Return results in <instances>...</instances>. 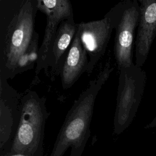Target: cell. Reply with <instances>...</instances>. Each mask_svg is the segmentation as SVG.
<instances>
[{
    "mask_svg": "<svg viewBox=\"0 0 156 156\" xmlns=\"http://www.w3.org/2000/svg\"><path fill=\"white\" fill-rule=\"evenodd\" d=\"M38 10L45 14L46 24L43 38L39 49L38 59L32 82L35 85L38 76L44 69V62L60 23L74 17L73 9L69 0H37Z\"/></svg>",
    "mask_w": 156,
    "mask_h": 156,
    "instance_id": "obj_7",
    "label": "cell"
},
{
    "mask_svg": "<svg viewBox=\"0 0 156 156\" xmlns=\"http://www.w3.org/2000/svg\"><path fill=\"white\" fill-rule=\"evenodd\" d=\"M0 77L1 147L9 140L13 128L18 129L21 115V94Z\"/></svg>",
    "mask_w": 156,
    "mask_h": 156,
    "instance_id": "obj_9",
    "label": "cell"
},
{
    "mask_svg": "<svg viewBox=\"0 0 156 156\" xmlns=\"http://www.w3.org/2000/svg\"><path fill=\"white\" fill-rule=\"evenodd\" d=\"M123 4L124 0L119 2L101 20L77 24L76 32L88 57L86 71L88 75L92 73L98 62L105 54L112 31L119 21Z\"/></svg>",
    "mask_w": 156,
    "mask_h": 156,
    "instance_id": "obj_5",
    "label": "cell"
},
{
    "mask_svg": "<svg viewBox=\"0 0 156 156\" xmlns=\"http://www.w3.org/2000/svg\"><path fill=\"white\" fill-rule=\"evenodd\" d=\"M118 86L115 111L114 133L118 135L132 123L142 99L146 72L135 63L118 70Z\"/></svg>",
    "mask_w": 156,
    "mask_h": 156,
    "instance_id": "obj_4",
    "label": "cell"
},
{
    "mask_svg": "<svg viewBox=\"0 0 156 156\" xmlns=\"http://www.w3.org/2000/svg\"><path fill=\"white\" fill-rule=\"evenodd\" d=\"M140 18L138 0H124L123 8L115 29L114 56L118 70L132 66L135 32Z\"/></svg>",
    "mask_w": 156,
    "mask_h": 156,
    "instance_id": "obj_6",
    "label": "cell"
},
{
    "mask_svg": "<svg viewBox=\"0 0 156 156\" xmlns=\"http://www.w3.org/2000/svg\"><path fill=\"white\" fill-rule=\"evenodd\" d=\"M140 18L135 41V64L142 67L156 35V0H138Z\"/></svg>",
    "mask_w": 156,
    "mask_h": 156,
    "instance_id": "obj_8",
    "label": "cell"
},
{
    "mask_svg": "<svg viewBox=\"0 0 156 156\" xmlns=\"http://www.w3.org/2000/svg\"><path fill=\"white\" fill-rule=\"evenodd\" d=\"M149 127H155L156 126V115L154 117V118L153 119V120L151 122V123L149 124L148 126Z\"/></svg>",
    "mask_w": 156,
    "mask_h": 156,
    "instance_id": "obj_13",
    "label": "cell"
},
{
    "mask_svg": "<svg viewBox=\"0 0 156 156\" xmlns=\"http://www.w3.org/2000/svg\"><path fill=\"white\" fill-rule=\"evenodd\" d=\"M114 68L108 59L96 77L89 82L85 90L74 101L58 133L52 156H62L69 146L79 147L87 138L95 100Z\"/></svg>",
    "mask_w": 156,
    "mask_h": 156,
    "instance_id": "obj_2",
    "label": "cell"
},
{
    "mask_svg": "<svg viewBox=\"0 0 156 156\" xmlns=\"http://www.w3.org/2000/svg\"><path fill=\"white\" fill-rule=\"evenodd\" d=\"M39 34L36 31L34 34L32 41L26 53L20 58L15 71V76L17 74L27 70L31 69L36 66L39 54Z\"/></svg>",
    "mask_w": 156,
    "mask_h": 156,
    "instance_id": "obj_12",
    "label": "cell"
},
{
    "mask_svg": "<svg viewBox=\"0 0 156 156\" xmlns=\"http://www.w3.org/2000/svg\"><path fill=\"white\" fill-rule=\"evenodd\" d=\"M77 24L74 17L63 21L57 30L55 37L47 55L44 69L46 75L52 80L60 75L68 51L74 39Z\"/></svg>",
    "mask_w": 156,
    "mask_h": 156,
    "instance_id": "obj_10",
    "label": "cell"
},
{
    "mask_svg": "<svg viewBox=\"0 0 156 156\" xmlns=\"http://www.w3.org/2000/svg\"><path fill=\"white\" fill-rule=\"evenodd\" d=\"M37 0H0V77H15L34 34Z\"/></svg>",
    "mask_w": 156,
    "mask_h": 156,
    "instance_id": "obj_1",
    "label": "cell"
},
{
    "mask_svg": "<svg viewBox=\"0 0 156 156\" xmlns=\"http://www.w3.org/2000/svg\"><path fill=\"white\" fill-rule=\"evenodd\" d=\"M88 63L87 53L82 44L79 35L76 32L60 74L62 88L65 90L71 88L81 75L86 72Z\"/></svg>",
    "mask_w": 156,
    "mask_h": 156,
    "instance_id": "obj_11",
    "label": "cell"
},
{
    "mask_svg": "<svg viewBox=\"0 0 156 156\" xmlns=\"http://www.w3.org/2000/svg\"><path fill=\"white\" fill-rule=\"evenodd\" d=\"M46 99L27 89L21 93V115L12 146L14 152L32 156L42 141L45 124L49 116Z\"/></svg>",
    "mask_w": 156,
    "mask_h": 156,
    "instance_id": "obj_3",
    "label": "cell"
}]
</instances>
